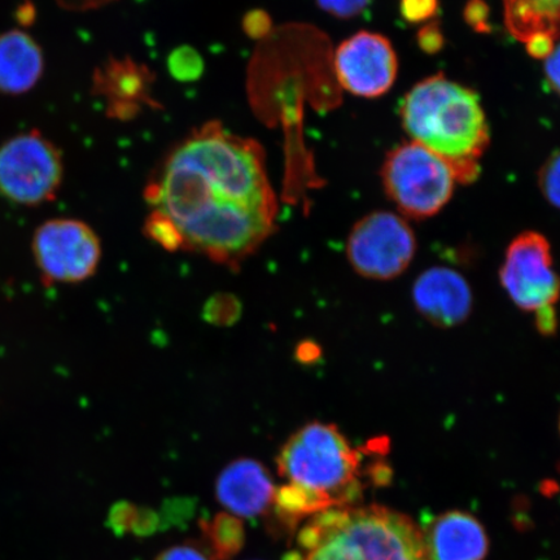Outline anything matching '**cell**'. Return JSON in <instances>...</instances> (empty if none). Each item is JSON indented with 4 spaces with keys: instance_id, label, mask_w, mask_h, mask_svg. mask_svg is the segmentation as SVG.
Instances as JSON below:
<instances>
[{
    "instance_id": "6da1fadb",
    "label": "cell",
    "mask_w": 560,
    "mask_h": 560,
    "mask_svg": "<svg viewBox=\"0 0 560 560\" xmlns=\"http://www.w3.org/2000/svg\"><path fill=\"white\" fill-rule=\"evenodd\" d=\"M145 198L178 231L184 249L220 264H241L275 230L278 206L261 145L220 124L182 142Z\"/></svg>"
},
{
    "instance_id": "7a4b0ae2",
    "label": "cell",
    "mask_w": 560,
    "mask_h": 560,
    "mask_svg": "<svg viewBox=\"0 0 560 560\" xmlns=\"http://www.w3.org/2000/svg\"><path fill=\"white\" fill-rule=\"evenodd\" d=\"M277 466L285 485L276 489L271 511L292 532L324 511L357 505L365 490L362 455L334 424L313 422L293 433Z\"/></svg>"
},
{
    "instance_id": "3957f363",
    "label": "cell",
    "mask_w": 560,
    "mask_h": 560,
    "mask_svg": "<svg viewBox=\"0 0 560 560\" xmlns=\"http://www.w3.org/2000/svg\"><path fill=\"white\" fill-rule=\"evenodd\" d=\"M400 116L412 142L443 159L455 180L470 185L479 178L490 130L474 90L444 74L431 75L406 94Z\"/></svg>"
},
{
    "instance_id": "277c9868",
    "label": "cell",
    "mask_w": 560,
    "mask_h": 560,
    "mask_svg": "<svg viewBox=\"0 0 560 560\" xmlns=\"http://www.w3.org/2000/svg\"><path fill=\"white\" fill-rule=\"evenodd\" d=\"M285 560H430L423 530L380 505L324 511L300 525Z\"/></svg>"
},
{
    "instance_id": "5b68a950",
    "label": "cell",
    "mask_w": 560,
    "mask_h": 560,
    "mask_svg": "<svg viewBox=\"0 0 560 560\" xmlns=\"http://www.w3.org/2000/svg\"><path fill=\"white\" fill-rule=\"evenodd\" d=\"M381 175L385 195L402 215L412 220L436 215L454 192L451 167L412 140L387 153Z\"/></svg>"
},
{
    "instance_id": "8992f818",
    "label": "cell",
    "mask_w": 560,
    "mask_h": 560,
    "mask_svg": "<svg viewBox=\"0 0 560 560\" xmlns=\"http://www.w3.org/2000/svg\"><path fill=\"white\" fill-rule=\"evenodd\" d=\"M65 177L61 152L39 131L12 137L0 145V196L23 207L55 199Z\"/></svg>"
},
{
    "instance_id": "52a82bcc",
    "label": "cell",
    "mask_w": 560,
    "mask_h": 560,
    "mask_svg": "<svg viewBox=\"0 0 560 560\" xmlns=\"http://www.w3.org/2000/svg\"><path fill=\"white\" fill-rule=\"evenodd\" d=\"M417 252L408 221L392 212H373L355 223L348 237L349 262L360 276L375 280L400 277Z\"/></svg>"
},
{
    "instance_id": "ba28073f",
    "label": "cell",
    "mask_w": 560,
    "mask_h": 560,
    "mask_svg": "<svg viewBox=\"0 0 560 560\" xmlns=\"http://www.w3.org/2000/svg\"><path fill=\"white\" fill-rule=\"evenodd\" d=\"M33 256L48 284L81 283L95 275L101 262L100 237L85 222L50 220L35 230Z\"/></svg>"
},
{
    "instance_id": "9c48e42d",
    "label": "cell",
    "mask_w": 560,
    "mask_h": 560,
    "mask_svg": "<svg viewBox=\"0 0 560 560\" xmlns=\"http://www.w3.org/2000/svg\"><path fill=\"white\" fill-rule=\"evenodd\" d=\"M500 279L510 299L524 312L555 306L560 298L550 243L537 231H524L510 243Z\"/></svg>"
},
{
    "instance_id": "30bf717a",
    "label": "cell",
    "mask_w": 560,
    "mask_h": 560,
    "mask_svg": "<svg viewBox=\"0 0 560 560\" xmlns=\"http://www.w3.org/2000/svg\"><path fill=\"white\" fill-rule=\"evenodd\" d=\"M334 69L348 93L375 100L395 85L397 52L383 34L362 31L341 42L334 56Z\"/></svg>"
},
{
    "instance_id": "8fae6325",
    "label": "cell",
    "mask_w": 560,
    "mask_h": 560,
    "mask_svg": "<svg viewBox=\"0 0 560 560\" xmlns=\"http://www.w3.org/2000/svg\"><path fill=\"white\" fill-rule=\"evenodd\" d=\"M412 300L427 320L444 328L464 324L470 317L474 303L467 280L444 266L425 270L417 278Z\"/></svg>"
},
{
    "instance_id": "7c38bea8",
    "label": "cell",
    "mask_w": 560,
    "mask_h": 560,
    "mask_svg": "<svg viewBox=\"0 0 560 560\" xmlns=\"http://www.w3.org/2000/svg\"><path fill=\"white\" fill-rule=\"evenodd\" d=\"M276 489L268 468L255 459L242 458L231 462L220 474L215 494L229 514L254 520L271 511Z\"/></svg>"
},
{
    "instance_id": "4fadbf2b",
    "label": "cell",
    "mask_w": 560,
    "mask_h": 560,
    "mask_svg": "<svg viewBox=\"0 0 560 560\" xmlns=\"http://www.w3.org/2000/svg\"><path fill=\"white\" fill-rule=\"evenodd\" d=\"M430 560H485L488 537L476 517L462 511H447L423 530Z\"/></svg>"
},
{
    "instance_id": "5bb4252c",
    "label": "cell",
    "mask_w": 560,
    "mask_h": 560,
    "mask_svg": "<svg viewBox=\"0 0 560 560\" xmlns=\"http://www.w3.org/2000/svg\"><path fill=\"white\" fill-rule=\"evenodd\" d=\"M44 70V52L31 34L16 30L0 34V94L30 93Z\"/></svg>"
},
{
    "instance_id": "9a60e30c",
    "label": "cell",
    "mask_w": 560,
    "mask_h": 560,
    "mask_svg": "<svg viewBox=\"0 0 560 560\" xmlns=\"http://www.w3.org/2000/svg\"><path fill=\"white\" fill-rule=\"evenodd\" d=\"M508 31L522 44L532 35L560 39V0H503Z\"/></svg>"
},
{
    "instance_id": "2e32d148",
    "label": "cell",
    "mask_w": 560,
    "mask_h": 560,
    "mask_svg": "<svg viewBox=\"0 0 560 560\" xmlns=\"http://www.w3.org/2000/svg\"><path fill=\"white\" fill-rule=\"evenodd\" d=\"M210 556L215 560H228L241 551L245 540L243 522L240 517L221 513L202 523Z\"/></svg>"
},
{
    "instance_id": "e0dca14e",
    "label": "cell",
    "mask_w": 560,
    "mask_h": 560,
    "mask_svg": "<svg viewBox=\"0 0 560 560\" xmlns=\"http://www.w3.org/2000/svg\"><path fill=\"white\" fill-rule=\"evenodd\" d=\"M240 300L229 293H217L207 301L205 318L209 324L217 326H230L241 317Z\"/></svg>"
},
{
    "instance_id": "ac0fdd59",
    "label": "cell",
    "mask_w": 560,
    "mask_h": 560,
    "mask_svg": "<svg viewBox=\"0 0 560 560\" xmlns=\"http://www.w3.org/2000/svg\"><path fill=\"white\" fill-rule=\"evenodd\" d=\"M538 187L549 205L560 209V151L552 153L538 172Z\"/></svg>"
},
{
    "instance_id": "d6986e66",
    "label": "cell",
    "mask_w": 560,
    "mask_h": 560,
    "mask_svg": "<svg viewBox=\"0 0 560 560\" xmlns=\"http://www.w3.org/2000/svg\"><path fill=\"white\" fill-rule=\"evenodd\" d=\"M145 234L167 250L184 249L178 231L163 215L155 212H152L145 222Z\"/></svg>"
},
{
    "instance_id": "ffe728a7",
    "label": "cell",
    "mask_w": 560,
    "mask_h": 560,
    "mask_svg": "<svg viewBox=\"0 0 560 560\" xmlns=\"http://www.w3.org/2000/svg\"><path fill=\"white\" fill-rule=\"evenodd\" d=\"M440 0H400V13L406 23L423 25L436 20Z\"/></svg>"
},
{
    "instance_id": "44dd1931",
    "label": "cell",
    "mask_w": 560,
    "mask_h": 560,
    "mask_svg": "<svg viewBox=\"0 0 560 560\" xmlns=\"http://www.w3.org/2000/svg\"><path fill=\"white\" fill-rule=\"evenodd\" d=\"M464 19L466 24L476 33L488 34L492 32L490 9L486 0H467Z\"/></svg>"
},
{
    "instance_id": "7402d4cb",
    "label": "cell",
    "mask_w": 560,
    "mask_h": 560,
    "mask_svg": "<svg viewBox=\"0 0 560 560\" xmlns=\"http://www.w3.org/2000/svg\"><path fill=\"white\" fill-rule=\"evenodd\" d=\"M373 0H317L322 10L338 19L360 16Z\"/></svg>"
},
{
    "instance_id": "603a6c76",
    "label": "cell",
    "mask_w": 560,
    "mask_h": 560,
    "mask_svg": "<svg viewBox=\"0 0 560 560\" xmlns=\"http://www.w3.org/2000/svg\"><path fill=\"white\" fill-rule=\"evenodd\" d=\"M417 44L424 54L435 55L445 46V35L438 20L420 26L417 33Z\"/></svg>"
},
{
    "instance_id": "cb8c5ba5",
    "label": "cell",
    "mask_w": 560,
    "mask_h": 560,
    "mask_svg": "<svg viewBox=\"0 0 560 560\" xmlns=\"http://www.w3.org/2000/svg\"><path fill=\"white\" fill-rule=\"evenodd\" d=\"M557 39L549 34H536L525 42V50L537 60H546L549 58L557 46Z\"/></svg>"
},
{
    "instance_id": "d4e9b609",
    "label": "cell",
    "mask_w": 560,
    "mask_h": 560,
    "mask_svg": "<svg viewBox=\"0 0 560 560\" xmlns=\"http://www.w3.org/2000/svg\"><path fill=\"white\" fill-rule=\"evenodd\" d=\"M155 560H209V558L191 545H178L166 549Z\"/></svg>"
},
{
    "instance_id": "484cf974",
    "label": "cell",
    "mask_w": 560,
    "mask_h": 560,
    "mask_svg": "<svg viewBox=\"0 0 560 560\" xmlns=\"http://www.w3.org/2000/svg\"><path fill=\"white\" fill-rule=\"evenodd\" d=\"M544 62L545 79L550 89L560 96V44H557L555 51Z\"/></svg>"
},
{
    "instance_id": "4316f807",
    "label": "cell",
    "mask_w": 560,
    "mask_h": 560,
    "mask_svg": "<svg viewBox=\"0 0 560 560\" xmlns=\"http://www.w3.org/2000/svg\"><path fill=\"white\" fill-rule=\"evenodd\" d=\"M536 326L542 335H555L557 332L558 319L555 306H546L536 312Z\"/></svg>"
},
{
    "instance_id": "83f0119b",
    "label": "cell",
    "mask_w": 560,
    "mask_h": 560,
    "mask_svg": "<svg viewBox=\"0 0 560 560\" xmlns=\"http://www.w3.org/2000/svg\"><path fill=\"white\" fill-rule=\"evenodd\" d=\"M298 357L301 362H314L320 357V349L313 342H303L298 349Z\"/></svg>"
},
{
    "instance_id": "f1b7e54d",
    "label": "cell",
    "mask_w": 560,
    "mask_h": 560,
    "mask_svg": "<svg viewBox=\"0 0 560 560\" xmlns=\"http://www.w3.org/2000/svg\"><path fill=\"white\" fill-rule=\"evenodd\" d=\"M62 5H77L81 3H90L93 2V0H58ZM96 2V0H94Z\"/></svg>"
},
{
    "instance_id": "f546056e",
    "label": "cell",
    "mask_w": 560,
    "mask_h": 560,
    "mask_svg": "<svg viewBox=\"0 0 560 560\" xmlns=\"http://www.w3.org/2000/svg\"><path fill=\"white\" fill-rule=\"evenodd\" d=\"M559 430H560V422H559Z\"/></svg>"
}]
</instances>
